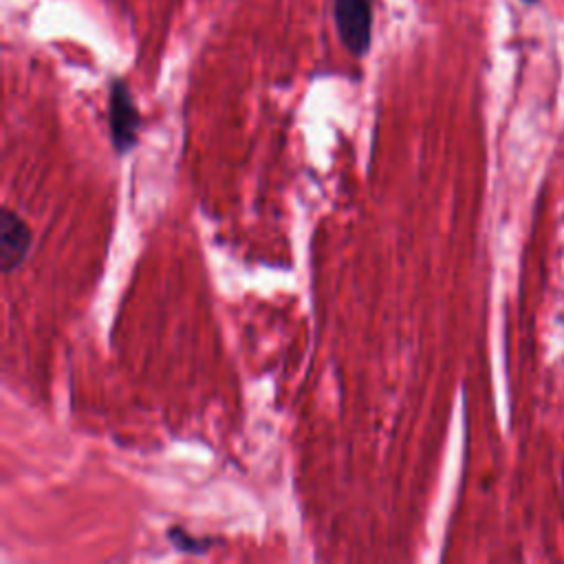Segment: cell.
<instances>
[{"label": "cell", "instance_id": "obj_1", "mask_svg": "<svg viewBox=\"0 0 564 564\" xmlns=\"http://www.w3.org/2000/svg\"><path fill=\"white\" fill-rule=\"evenodd\" d=\"M108 137L117 154H128L139 141L141 115L126 79L117 77L108 88Z\"/></svg>", "mask_w": 564, "mask_h": 564}, {"label": "cell", "instance_id": "obj_2", "mask_svg": "<svg viewBox=\"0 0 564 564\" xmlns=\"http://www.w3.org/2000/svg\"><path fill=\"white\" fill-rule=\"evenodd\" d=\"M333 20L341 44L361 57L372 40V0H333Z\"/></svg>", "mask_w": 564, "mask_h": 564}, {"label": "cell", "instance_id": "obj_3", "mask_svg": "<svg viewBox=\"0 0 564 564\" xmlns=\"http://www.w3.org/2000/svg\"><path fill=\"white\" fill-rule=\"evenodd\" d=\"M33 231L29 223L11 207L0 212V269L2 273L15 271L29 256Z\"/></svg>", "mask_w": 564, "mask_h": 564}, {"label": "cell", "instance_id": "obj_4", "mask_svg": "<svg viewBox=\"0 0 564 564\" xmlns=\"http://www.w3.org/2000/svg\"><path fill=\"white\" fill-rule=\"evenodd\" d=\"M167 540L172 542L174 549H178L183 553H189V555H203L216 544V538H198V535L185 531L183 527H170L167 529Z\"/></svg>", "mask_w": 564, "mask_h": 564}]
</instances>
